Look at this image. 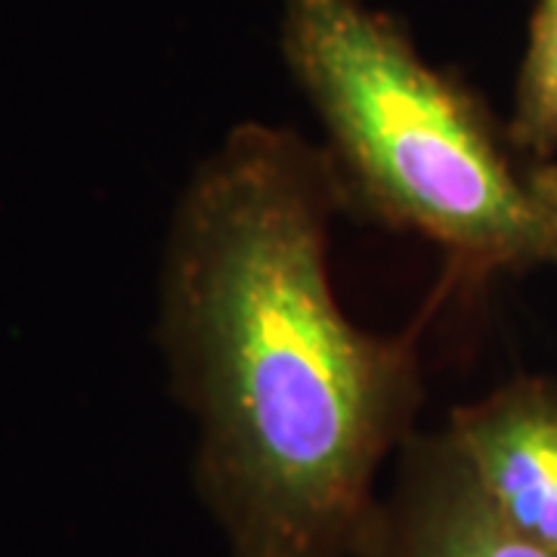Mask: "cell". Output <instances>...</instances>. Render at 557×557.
I'll use <instances>...</instances> for the list:
<instances>
[{
	"mask_svg": "<svg viewBox=\"0 0 557 557\" xmlns=\"http://www.w3.org/2000/svg\"><path fill=\"white\" fill-rule=\"evenodd\" d=\"M344 199L329 149L245 121L168 230L159 341L233 557L362 555L381 465L412 437L418 332L453 292L440 282L403 335L350 322L329 267Z\"/></svg>",
	"mask_w": 557,
	"mask_h": 557,
	"instance_id": "obj_1",
	"label": "cell"
},
{
	"mask_svg": "<svg viewBox=\"0 0 557 557\" xmlns=\"http://www.w3.org/2000/svg\"><path fill=\"white\" fill-rule=\"evenodd\" d=\"M278 3L282 53L344 193L437 245L449 292L557 260L555 164L520 168L478 97L369 0Z\"/></svg>",
	"mask_w": 557,
	"mask_h": 557,
	"instance_id": "obj_2",
	"label": "cell"
},
{
	"mask_svg": "<svg viewBox=\"0 0 557 557\" xmlns=\"http://www.w3.org/2000/svg\"><path fill=\"white\" fill-rule=\"evenodd\" d=\"M366 557H557L493 508L446 431L403 443L394 496L362 545Z\"/></svg>",
	"mask_w": 557,
	"mask_h": 557,
	"instance_id": "obj_3",
	"label": "cell"
},
{
	"mask_svg": "<svg viewBox=\"0 0 557 557\" xmlns=\"http://www.w3.org/2000/svg\"><path fill=\"white\" fill-rule=\"evenodd\" d=\"M446 434L498 515L557 555V381H508L453 409Z\"/></svg>",
	"mask_w": 557,
	"mask_h": 557,
	"instance_id": "obj_4",
	"label": "cell"
},
{
	"mask_svg": "<svg viewBox=\"0 0 557 557\" xmlns=\"http://www.w3.org/2000/svg\"><path fill=\"white\" fill-rule=\"evenodd\" d=\"M508 143L536 159L557 149V0H539L533 10Z\"/></svg>",
	"mask_w": 557,
	"mask_h": 557,
	"instance_id": "obj_5",
	"label": "cell"
},
{
	"mask_svg": "<svg viewBox=\"0 0 557 557\" xmlns=\"http://www.w3.org/2000/svg\"><path fill=\"white\" fill-rule=\"evenodd\" d=\"M555 177H557V164H555Z\"/></svg>",
	"mask_w": 557,
	"mask_h": 557,
	"instance_id": "obj_6",
	"label": "cell"
}]
</instances>
